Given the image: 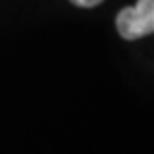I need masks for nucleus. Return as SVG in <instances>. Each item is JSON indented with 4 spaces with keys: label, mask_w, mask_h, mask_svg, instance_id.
Listing matches in <instances>:
<instances>
[{
    "label": "nucleus",
    "mask_w": 154,
    "mask_h": 154,
    "mask_svg": "<svg viewBox=\"0 0 154 154\" xmlns=\"http://www.w3.org/2000/svg\"><path fill=\"white\" fill-rule=\"evenodd\" d=\"M117 30L123 39L134 41L154 34V0H137L117 15Z\"/></svg>",
    "instance_id": "f257e3e1"
},
{
    "label": "nucleus",
    "mask_w": 154,
    "mask_h": 154,
    "mask_svg": "<svg viewBox=\"0 0 154 154\" xmlns=\"http://www.w3.org/2000/svg\"><path fill=\"white\" fill-rule=\"evenodd\" d=\"M72 4H76V6H80V8H95V6H98L102 2V0H71Z\"/></svg>",
    "instance_id": "f03ea898"
}]
</instances>
